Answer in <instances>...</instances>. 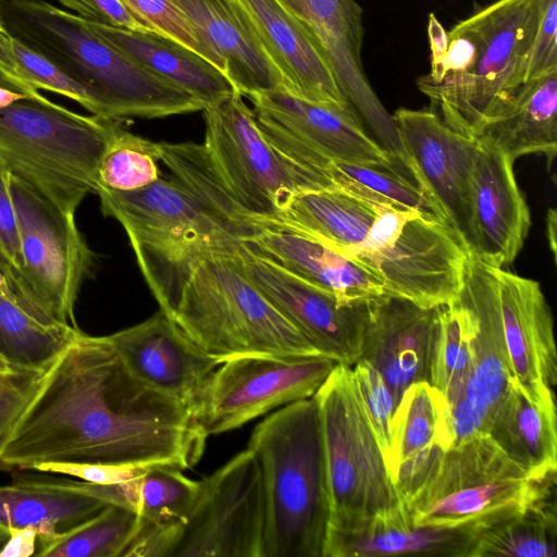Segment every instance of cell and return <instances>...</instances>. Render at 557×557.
I'll list each match as a JSON object with an SVG mask.
<instances>
[{
  "instance_id": "cell-1",
  "label": "cell",
  "mask_w": 557,
  "mask_h": 557,
  "mask_svg": "<svg viewBox=\"0 0 557 557\" xmlns=\"http://www.w3.org/2000/svg\"><path fill=\"white\" fill-rule=\"evenodd\" d=\"M208 435L182 403L134 377L104 336L81 330L40 373L0 442V470L46 462H112L180 470Z\"/></svg>"
},
{
  "instance_id": "cell-2",
  "label": "cell",
  "mask_w": 557,
  "mask_h": 557,
  "mask_svg": "<svg viewBox=\"0 0 557 557\" xmlns=\"http://www.w3.org/2000/svg\"><path fill=\"white\" fill-rule=\"evenodd\" d=\"M0 27L78 84L98 117L122 122L202 111L188 92L111 46L81 16L41 0H0Z\"/></svg>"
},
{
  "instance_id": "cell-3",
  "label": "cell",
  "mask_w": 557,
  "mask_h": 557,
  "mask_svg": "<svg viewBox=\"0 0 557 557\" xmlns=\"http://www.w3.org/2000/svg\"><path fill=\"white\" fill-rule=\"evenodd\" d=\"M262 475L263 557H323L330 498L317 404L307 398L274 411L248 446Z\"/></svg>"
},
{
  "instance_id": "cell-4",
  "label": "cell",
  "mask_w": 557,
  "mask_h": 557,
  "mask_svg": "<svg viewBox=\"0 0 557 557\" xmlns=\"http://www.w3.org/2000/svg\"><path fill=\"white\" fill-rule=\"evenodd\" d=\"M96 194L102 213L124 228L147 285L166 314L202 257L243 243L173 176L137 190L97 188Z\"/></svg>"
},
{
  "instance_id": "cell-5",
  "label": "cell",
  "mask_w": 557,
  "mask_h": 557,
  "mask_svg": "<svg viewBox=\"0 0 557 557\" xmlns=\"http://www.w3.org/2000/svg\"><path fill=\"white\" fill-rule=\"evenodd\" d=\"M236 249L202 257L168 315L219 362L244 355H321L247 276Z\"/></svg>"
},
{
  "instance_id": "cell-6",
  "label": "cell",
  "mask_w": 557,
  "mask_h": 557,
  "mask_svg": "<svg viewBox=\"0 0 557 557\" xmlns=\"http://www.w3.org/2000/svg\"><path fill=\"white\" fill-rule=\"evenodd\" d=\"M115 123L78 114L46 97L17 100L0 108V163L74 214L96 193L98 163Z\"/></svg>"
},
{
  "instance_id": "cell-7",
  "label": "cell",
  "mask_w": 557,
  "mask_h": 557,
  "mask_svg": "<svg viewBox=\"0 0 557 557\" xmlns=\"http://www.w3.org/2000/svg\"><path fill=\"white\" fill-rule=\"evenodd\" d=\"M539 0H496L462 20L474 44L467 70L418 88L456 133L476 139L525 83Z\"/></svg>"
},
{
  "instance_id": "cell-8",
  "label": "cell",
  "mask_w": 557,
  "mask_h": 557,
  "mask_svg": "<svg viewBox=\"0 0 557 557\" xmlns=\"http://www.w3.org/2000/svg\"><path fill=\"white\" fill-rule=\"evenodd\" d=\"M312 397L319 411L330 498L326 542L352 534L373 518L406 505L387 471L351 367L337 363Z\"/></svg>"
},
{
  "instance_id": "cell-9",
  "label": "cell",
  "mask_w": 557,
  "mask_h": 557,
  "mask_svg": "<svg viewBox=\"0 0 557 557\" xmlns=\"http://www.w3.org/2000/svg\"><path fill=\"white\" fill-rule=\"evenodd\" d=\"M375 205L369 232L347 257L379 280L386 295L424 308L455 299L470 255L463 238L443 221Z\"/></svg>"
},
{
  "instance_id": "cell-10",
  "label": "cell",
  "mask_w": 557,
  "mask_h": 557,
  "mask_svg": "<svg viewBox=\"0 0 557 557\" xmlns=\"http://www.w3.org/2000/svg\"><path fill=\"white\" fill-rule=\"evenodd\" d=\"M264 136L319 188L334 187L332 162L407 170L364 131L352 109L306 100L285 90L249 97Z\"/></svg>"
},
{
  "instance_id": "cell-11",
  "label": "cell",
  "mask_w": 557,
  "mask_h": 557,
  "mask_svg": "<svg viewBox=\"0 0 557 557\" xmlns=\"http://www.w3.org/2000/svg\"><path fill=\"white\" fill-rule=\"evenodd\" d=\"M202 111L208 154L250 214L267 223L294 195L320 189L269 141L240 94L234 92Z\"/></svg>"
},
{
  "instance_id": "cell-12",
  "label": "cell",
  "mask_w": 557,
  "mask_h": 557,
  "mask_svg": "<svg viewBox=\"0 0 557 557\" xmlns=\"http://www.w3.org/2000/svg\"><path fill=\"white\" fill-rule=\"evenodd\" d=\"M337 362L322 355H244L223 360L191 411L209 435L242 428L278 407L311 398Z\"/></svg>"
},
{
  "instance_id": "cell-13",
  "label": "cell",
  "mask_w": 557,
  "mask_h": 557,
  "mask_svg": "<svg viewBox=\"0 0 557 557\" xmlns=\"http://www.w3.org/2000/svg\"><path fill=\"white\" fill-rule=\"evenodd\" d=\"M25 282L38 304L55 320L77 326L74 309L94 255L74 214L50 202L32 186L10 175Z\"/></svg>"
},
{
  "instance_id": "cell-14",
  "label": "cell",
  "mask_w": 557,
  "mask_h": 557,
  "mask_svg": "<svg viewBox=\"0 0 557 557\" xmlns=\"http://www.w3.org/2000/svg\"><path fill=\"white\" fill-rule=\"evenodd\" d=\"M265 499L255 454L246 448L199 481L170 557H263Z\"/></svg>"
},
{
  "instance_id": "cell-15",
  "label": "cell",
  "mask_w": 557,
  "mask_h": 557,
  "mask_svg": "<svg viewBox=\"0 0 557 557\" xmlns=\"http://www.w3.org/2000/svg\"><path fill=\"white\" fill-rule=\"evenodd\" d=\"M458 298L472 326V364L467 383L449 407L451 448L488 435L512 375L504 338L495 267L469 255Z\"/></svg>"
},
{
  "instance_id": "cell-16",
  "label": "cell",
  "mask_w": 557,
  "mask_h": 557,
  "mask_svg": "<svg viewBox=\"0 0 557 557\" xmlns=\"http://www.w3.org/2000/svg\"><path fill=\"white\" fill-rule=\"evenodd\" d=\"M235 252L247 276L321 355L350 367L360 359L370 299L344 304L243 243Z\"/></svg>"
},
{
  "instance_id": "cell-17",
  "label": "cell",
  "mask_w": 557,
  "mask_h": 557,
  "mask_svg": "<svg viewBox=\"0 0 557 557\" xmlns=\"http://www.w3.org/2000/svg\"><path fill=\"white\" fill-rule=\"evenodd\" d=\"M326 55L342 92L376 143L392 157L405 159L393 116L385 110L364 72L361 51L363 10L356 0H278Z\"/></svg>"
},
{
  "instance_id": "cell-18",
  "label": "cell",
  "mask_w": 557,
  "mask_h": 557,
  "mask_svg": "<svg viewBox=\"0 0 557 557\" xmlns=\"http://www.w3.org/2000/svg\"><path fill=\"white\" fill-rule=\"evenodd\" d=\"M392 116L409 171L470 249L471 174L476 139L456 133L432 110L399 108Z\"/></svg>"
},
{
  "instance_id": "cell-19",
  "label": "cell",
  "mask_w": 557,
  "mask_h": 557,
  "mask_svg": "<svg viewBox=\"0 0 557 557\" xmlns=\"http://www.w3.org/2000/svg\"><path fill=\"white\" fill-rule=\"evenodd\" d=\"M12 472L11 483L0 485V525L8 530L33 527L38 535H47L64 532L108 505L138 511L143 476L102 485L71 476Z\"/></svg>"
},
{
  "instance_id": "cell-20",
  "label": "cell",
  "mask_w": 557,
  "mask_h": 557,
  "mask_svg": "<svg viewBox=\"0 0 557 557\" xmlns=\"http://www.w3.org/2000/svg\"><path fill=\"white\" fill-rule=\"evenodd\" d=\"M441 309L386 294L368 302L360 359L380 372L396 406L409 386L431 382Z\"/></svg>"
},
{
  "instance_id": "cell-21",
  "label": "cell",
  "mask_w": 557,
  "mask_h": 557,
  "mask_svg": "<svg viewBox=\"0 0 557 557\" xmlns=\"http://www.w3.org/2000/svg\"><path fill=\"white\" fill-rule=\"evenodd\" d=\"M104 339L134 377L190 410L221 363L189 339L162 310Z\"/></svg>"
},
{
  "instance_id": "cell-22",
  "label": "cell",
  "mask_w": 557,
  "mask_h": 557,
  "mask_svg": "<svg viewBox=\"0 0 557 557\" xmlns=\"http://www.w3.org/2000/svg\"><path fill=\"white\" fill-rule=\"evenodd\" d=\"M512 379L537 403H556L557 354L550 308L539 282L495 268Z\"/></svg>"
},
{
  "instance_id": "cell-23",
  "label": "cell",
  "mask_w": 557,
  "mask_h": 557,
  "mask_svg": "<svg viewBox=\"0 0 557 557\" xmlns=\"http://www.w3.org/2000/svg\"><path fill=\"white\" fill-rule=\"evenodd\" d=\"M509 156L476 139L471 174L470 252L495 267L510 264L531 226Z\"/></svg>"
},
{
  "instance_id": "cell-24",
  "label": "cell",
  "mask_w": 557,
  "mask_h": 557,
  "mask_svg": "<svg viewBox=\"0 0 557 557\" xmlns=\"http://www.w3.org/2000/svg\"><path fill=\"white\" fill-rule=\"evenodd\" d=\"M450 448V416L446 399L428 382L412 384L395 410L392 444L385 459L406 507L434 478Z\"/></svg>"
},
{
  "instance_id": "cell-25",
  "label": "cell",
  "mask_w": 557,
  "mask_h": 557,
  "mask_svg": "<svg viewBox=\"0 0 557 557\" xmlns=\"http://www.w3.org/2000/svg\"><path fill=\"white\" fill-rule=\"evenodd\" d=\"M237 1L265 55L282 75L287 92L352 109L322 49L278 0Z\"/></svg>"
},
{
  "instance_id": "cell-26",
  "label": "cell",
  "mask_w": 557,
  "mask_h": 557,
  "mask_svg": "<svg viewBox=\"0 0 557 557\" xmlns=\"http://www.w3.org/2000/svg\"><path fill=\"white\" fill-rule=\"evenodd\" d=\"M193 25L209 60L246 97L285 90L286 84L249 27L239 2L171 0Z\"/></svg>"
},
{
  "instance_id": "cell-27",
  "label": "cell",
  "mask_w": 557,
  "mask_h": 557,
  "mask_svg": "<svg viewBox=\"0 0 557 557\" xmlns=\"http://www.w3.org/2000/svg\"><path fill=\"white\" fill-rule=\"evenodd\" d=\"M243 244L300 280L333 294L344 304L385 294L379 280L354 260L282 222L268 221Z\"/></svg>"
},
{
  "instance_id": "cell-28",
  "label": "cell",
  "mask_w": 557,
  "mask_h": 557,
  "mask_svg": "<svg viewBox=\"0 0 557 557\" xmlns=\"http://www.w3.org/2000/svg\"><path fill=\"white\" fill-rule=\"evenodd\" d=\"M86 22L111 46L191 95L203 108L238 92L213 63L170 36L150 28L127 29Z\"/></svg>"
},
{
  "instance_id": "cell-29",
  "label": "cell",
  "mask_w": 557,
  "mask_h": 557,
  "mask_svg": "<svg viewBox=\"0 0 557 557\" xmlns=\"http://www.w3.org/2000/svg\"><path fill=\"white\" fill-rule=\"evenodd\" d=\"M472 535L460 528L418 527L407 507L380 515L359 531L327 540L323 557L469 556Z\"/></svg>"
},
{
  "instance_id": "cell-30",
  "label": "cell",
  "mask_w": 557,
  "mask_h": 557,
  "mask_svg": "<svg viewBox=\"0 0 557 557\" xmlns=\"http://www.w3.org/2000/svg\"><path fill=\"white\" fill-rule=\"evenodd\" d=\"M512 160L557 152V71L527 81L476 138Z\"/></svg>"
},
{
  "instance_id": "cell-31",
  "label": "cell",
  "mask_w": 557,
  "mask_h": 557,
  "mask_svg": "<svg viewBox=\"0 0 557 557\" xmlns=\"http://www.w3.org/2000/svg\"><path fill=\"white\" fill-rule=\"evenodd\" d=\"M199 492L182 470L152 466L141 478L136 531L122 557H170Z\"/></svg>"
},
{
  "instance_id": "cell-32",
  "label": "cell",
  "mask_w": 557,
  "mask_h": 557,
  "mask_svg": "<svg viewBox=\"0 0 557 557\" xmlns=\"http://www.w3.org/2000/svg\"><path fill=\"white\" fill-rule=\"evenodd\" d=\"M78 331L52 318L0 270V354L14 367L46 369Z\"/></svg>"
},
{
  "instance_id": "cell-33",
  "label": "cell",
  "mask_w": 557,
  "mask_h": 557,
  "mask_svg": "<svg viewBox=\"0 0 557 557\" xmlns=\"http://www.w3.org/2000/svg\"><path fill=\"white\" fill-rule=\"evenodd\" d=\"M488 436L532 479L557 470L556 403H537L511 379Z\"/></svg>"
},
{
  "instance_id": "cell-34",
  "label": "cell",
  "mask_w": 557,
  "mask_h": 557,
  "mask_svg": "<svg viewBox=\"0 0 557 557\" xmlns=\"http://www.w3.org/2000/svg\"><path fill=\"white\" fill-rule=\"evenodd\" d=\"M556 479L530 503L512 507L469 525L472 544L468 557H555Z\"/></svg>"
},
{
  "instance_id": "cell-35",
  "label": "cell",
  "mask_w": 557,
  "mask_h": 557,
  "mask_svg": "<svg viewBox=\"0 0 557 557\" xmlns=\"http://www.w3.org/2000/svg\"><path fill=\"white\" fill-rule=\"evenodd\" d=\"M375 215V203L334 186L294 195L273 220L347 257L363 240Z\"/></svg>"
},
{
  "instance_id": "cell-36",
  "label": "cell",
  "mask_w": 557,
  "mask_h": 557,
  "mask_svg": "<svg viewBox=\"0 0 557 557\" xmlns=\"http://www.w3.org/2000/svg\"><path fill=\"white\" fill-rule=\"evenodd\" d=\"M554 479L556 472L541 479L520 476L483 481L451 491L408 511L412 523L418 527L471 525L503 510L530 503Z\"/></svg>"
},
{
  "instance_id": "cell-37",
  "label": "cell",
  "mask_w": 557,
  "mask_h": 557,
  "mask_svg": "<svg viewBox=\"0 0 557 557\" xmlns=\"http://www.w3.org/2000/svg\"><path fill=\"white\" fill-rule=\"evenodd\" d=\"M161 162L220 221L246 239L265 225L236 200L203 144L160 143Z\"/></svg>"
},
{
  "instance_id": "cell-38",
  "label": "cell",
  "mask_w": 557,
  "mask_h": 557,
  "mask_svg": "<svg viewBox=\"0 0 557 557\" xmlns=\"http://www.w3.org/2000/svg\"><path fill=\"white\" fill-rule=\"evenodd\" d=\"M329 175L335 187L364 200L413 210L449 224L443 209L409 172L394 168L332 162Z\"/></svg>"
},
{
  "instance_id": "cell-39",
  "label": "cell",
  "mask_w": 557,
  "mask_h": 557,
  "mask_svg": "<svg viewBox=\"0 0 557 557\" xmlns=\"http://www.w3.org/2000/svg\"><path fill=\"white\" fill-rule=\"evenodd\" d=\"M138 522L137 512L108 505L86 521L61 533L38 535V557H122Z\"/></svg>"
},
{
  "instance_id": "cell-40",
  "label": "cell",
  "mask_w": 557,
  "mask_h": 557,
  "mask_svg": "<svg viewBox=\"0 0 557 557\" xmlns=\"http://www.w3.org/2000/svg\"><path fill=\"white\" fill-rule=\"evenodd\" d=\"M160 143L135 135L115 123L97 168V188L140 189L161 177Z\"/></svg>"
},
{
  "instance_id": "cell-41",
  "label": "cell",
  "mask_w": 557,
  "mask_h": 557,
  "mask_svg": "<svg viewBox=\"0 0 557 557\" xmlns=\"http://www.w3.org/2000/svg\"><path fill=\"white\" fill-rule=\"evenodd\" d=\"M472 326L458 295L441 309V329L433 356L431 382L449 407L461 394L472 364Z\"/></svg>"
},
{
  "instance_id": "cell-42",
  "label": "cell",
  "mask_w": 557,
  "mask_h": 557,
  "mask_svg": "<svg viewBox=\"0 0 557 557\" xmlns=\"http://www.w3.org/2000/svg\"><path fill=\"white\" fill-rule=\"evenodd\" d=\"M0 69L34 89L67 97L89 112L91 103L84 89L40 53L0 29Z\"/></svg>"
},
{
  "instance_id": "cell-43",
  "label": "cell",
  "mask_w": 557,
  "mask_h": 557,
  "mask_svg": "<svg viewBox=\"0 0 557 557\" xmlns=\"http://www.w3.org/2000/svg\"><path fill=\"white\" fill-rule=\"evenodd\" d=\"M351 369L361 405L386 459L396 403L380 372L368 361L359 359Z\"/></svg>"
},
{
  "instance_id": "cell-44",
  "label": "cell",
  "mask_w": 557,
  "mask_h": 557,
  "mask_svg": "<svg viewBox=\"0 0 557 557\" xmlns=\"http://www.w3.org/2000/svg\"><path fill=\"white\" fill-rule=\"evenodd\" d=\"M120 1L145 27L172 37L209 60L193 25L171 0Z\"/></svg>"
},
{
  "instance_id": "cell-45",
  "label": "cell",
  "mask_w": 557,
  "mask_h": 557,
  "mask_svg": "<svg viewBox=\"0 0 557 557\" xmlns=\"http://www.w3.org/2000/svg\"><path fill=\"white\" fill-rule=\"evenodd\" d=\"M10 175L0 163V270L35 299L24 278L18 226L10 191Z\"/></svg>"
},
{
  "instance_id": "cell-46",
  "label": "cell",
  "mask_w": 557,
  "mask_h": 557,
  "mask_svg": "<svg viewBox=\"0 0 557 557\" xmlns=\"http://www.w3.org/2000/svg\"><path fill=\"white\" fill-rule=\"evenodd\" d=\"M557 71V0H539L525 82Z\"/></svg>"
},
{
  "instance_id": "cell-47",
  "label": "cell",
  "mask_w": 557,
  "mask_h": 557,
  "mask_svg": "<svg viewBox=\"0 0 557 557\" xmlns=\"http://www.w3.org/2000/svg\"><path fill=\"white\" fill-rule=\"evenodd\" d=\"M152 466L112 462H46L34 468L41 473L71 476L78 480L113 485L143 476Z\"/></svg>"
},
{
  "instance_id": "cell-48",
  "label": "cell",
  "mask_w": 557,
  "mask_h": 557,
  "mask_svg": "<svg viewBox=\"0 0 557 557\" xmlns=\"http://www.w3.org/2000/svg\"><path fill=\"white\" fill-rule=\"evenodd\" d=\"M44 370H20L0 379V442L30 398Z\"/></svg>"
},
{
  "instance_id": "cell-49",
  "label": "cell",
  "mask_w": 557,
  "mask_h": 557,
  "mask_svg": "<svg viewBox=\"0 0 557 557\" xmlns=\"http://www.w3.org/2000/svg\"><path fill=\"white\" fill-rule=\"evenodd\" d=\"M82 18L127 29L147 28L141 25L120 0H59Z\"/></svg>"
},
{
  "instance_id": "cell-50",
  "label": "cell",
  "mask_w": 557,
  "mask_h": 557,
  "mask_svg": "<svg viewBox=\"0 0 557 557\" xmlns=\"http://www.w3.org/2000/svg\"><path fill=\"white\" fill-rule=\"evenodd\" d=\"M38 531L33 527L9 529V537L0 550V557L35 556Z\"/></svg>"
},
{
  "instance_id": "cell-51",
  "label": "cell",
  "mask_w": 557,
  "mask_h": 557,
  "mask_svg": "<svg viewBox=\"0 0 557 557\" xmlns=\"http://www.w3.org/2000/svg\"><path fill=\"white\" fill-rule=\"evenodd\" d=\"M428 36L431 50V64L444 57L448 46V35L436 16L431 13L428 21Z\"/></svg>"
},
{
  "instance_id": "cell-52",
  "label": "cell",
  "mask_w": 557,
  "mask_h": 557,
  "mask_svg": "<svg viewBox=\"0 0 557 557\" xmlns=\"http://www.w3.org/2000/svg\"><path fill=\"white\" fill-rule=\"evenodd\" d=\"M556 210L554 208H550L547 212V238L554 259L556 258Z\"/></svg>"
},
{
  "instance_id": "cell-53",
  "label": "cell",
  "mask_w": 557,
  "mask_h": 557,
  "mask_svg": "<svg viewBox=\"0 0 557 557\" xmlns=\"http://www.w3.org/2000/svg\"><path fill=\"white\" fill-rule=\"evenodd\" d=\"M20 370H24V369L0 364V379L7 376L9 374H12L14 372H17Z\"/></svg>"
},
{
  "instance_id": "cell-54",
  "label": "cell",
  "mask_w": 557,
  "mask_h": 557,
  "mask_svg": "<svg viewBox=\"0 0 557 557\" xmlns=\"http://www.w3.org/2000/svg\"><path fill=\"white\" fill-rule=\"evenodd\" d=\"M9 537V530L0 525V550L4 546L7 540Z\"/></svg>"
},
{
  "instance_id": "cell-55",
  "label": "cell",
  "mask_w": 557,
  "mask_h": 557,
  "mask_svg": "<svg viewBox=\"0 0 557 557\" xmlns=\"http://www.w3.org/2000/svg\"><path fill=\"white\" fill-rule=\"evenodd\" d=\"M0 364L14 367L3 355L0 354ZM16 368V367H15Z\"/></svg>"
},
{
  "instance_id": "cell-56",
  "label": "cell",
  "mask_w": 557,
  "mask_h": 557,
  "mask_svg": "<svg viewBox=\"0 0 557 557\" xmlns=\"http://www.w3.org/2000/svg\"><path fill=\"white\" fill-rule=\"evenodd\" d=\"M222 1H224L226 3H233L235 0H222Z\"/></svg>"
},
{
  "instance_id": "cell-57",
  "label": "cell",
  "mask_w": 557,
  "mask_h": 557,
  "mask_svg": "<svg viewBox=\"0 0 557 557\" xmlns=\"http://www.w3.org/2000/svg\"><path fill=\"white\" fill-rule=\"evenodd\" d=\"M0 29H1V27H0Z\"/></svg>"
}]
</instances>
